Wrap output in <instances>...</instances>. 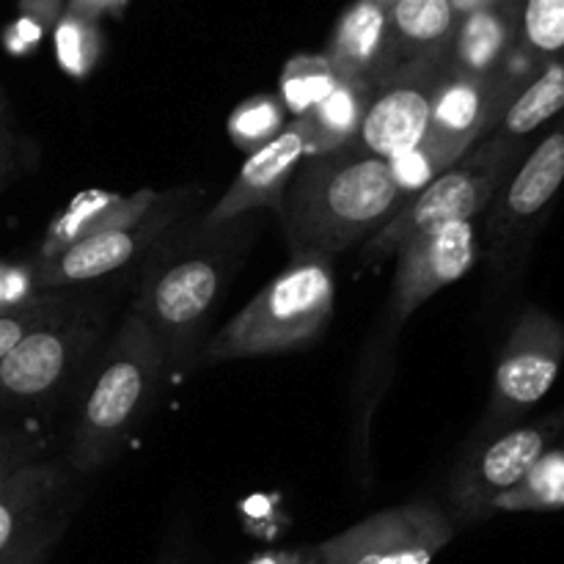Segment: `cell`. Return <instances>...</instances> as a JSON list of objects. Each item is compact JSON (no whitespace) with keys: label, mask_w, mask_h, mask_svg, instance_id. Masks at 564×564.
Returning <instances> with one entry per match:
<instances>
[{"label":"cell","mask_w":564,"mask_h":564,"mask_svg":"<svg viewBox=\"0 0 564 564\" xmlns=\"http://www.w3.org/2000/svg\"><path fill=\"white\" fill-rule=\"evenodd\" d=\"M405 196L391 180L389 163L358 147L312 154L286 187L284 218L292 259H330L378 235Z\"/></svg>","instance_id":"obj_1"},{"label":"cell","mask_w":564,"mask_h":564,"mask_svg":"<svg viewBox=\"0 0 564 564\" xmlns=\"http://www.w3.org/2000/svg\"><path fill=\"white\" fill-rule=\"evenodd\" d=\"M165 356L158 330L132 308L83 400L66 463L72 474H94L119 455L158 397Z\"/></svg>","instance_id":"obj_2"},{"label":"cell","mask_w":564,"mask_h":564,"mask_svg":"<svg viewBox=\"0 0 564 564\" xmlns=\"http://www.w3.org/2000/svg\"><path fill=\"white\" fill-rule=\"evenodd\" d=\"M336 301L334 264L323 257L292 259L237 317L209 341L204 361H240L275 356L317 339L330 323Z\"/></svg>","instance_id":"obj_3"},{"label":"cell","mask_w":564,"mask_h":564,"mask_svg":"<svg viewBox=\"0 0 564 564\" xmlns=\"http://www.w3.org/2000/svg\"><path fill=\"white\" fill-rule=\"evenodd\" d=\"M518 152H521V143H510L494 132L477 152H468L438 180L430 182L422 193H416L411 202H405V207L367 242L361 264L383 262L391 251H400L405 242L435 226L471 220L501 191Z\"/></svg>","instance_id":"obj_4"},{"label":"cell","mask_w":564,"mask_h":564,"mask_svg":"<svg viewBox=\"0 0 564 564\" xmlns=\"http://www.w3.org/2000/svg\"><path fill=\"white\" fill-rule=\"evenodd\" d=\"M564 364V325L540 306L523 308L512 325L485 411L482 435H499L518 427L538 402L554 389Z\"/></svg>","instance_id":"obj_5"},{"label":"cell","mask_w":564,"mask_h":564,"mask_svg":"<svg viewBox=\"0 0 564 564\" xmlns=\"http://www.w3.org/2000/svg\"><path fill=\"white\" fill-rule=\"evenodd\" d=\"M99 336V323L66 301L53 317L22 336L0 361V405H39L72 378Z\"/></svg>","instance_id":"obj_6"},{"label":"cell","mask_w":564,"mask_h":564,"mask_svg":"<svg viewBox=\"0 0 564 564\" xmlns=\"http://www.w3.org/2000/svg\"><path fill=\"white\" fill-rule=\"evenodd\" d=\"M455 532L435 501L416 499L375 512L312 551L317 564H430Z\"/></svg>","instance_id":"obj_7"},{"label":"cell","mask_w":564,"mask_h":564,"mask_svg":"<svg viewBox=\"0 0 564 564\" xmlns=\"http://www.w3.org/2000/svg\"><path fill=\"white\" fill-rule=\"evenodd\" d=\"M564 433V408L538 419V422L518 424L494 435L490 444L474 452L460 471L452 479V507L463 521H479L494 516V501L510 488H516L529 468L560 444Z\"/></svg>","instance_id":"obj_8"},{"label":"cell","mask_w":564,"mask_h":564,"mask_svg":"<svg viewBox=\"0 0 564 564\" xmlns=\"http://www.w3.org/2000/svg\"><path fill=\"white\" fill-rule=\"evenodd\" d=\"M564 187V116L527 154L516 174L496 193L488 240L499 264H512Z\"/></svg>","instance_id":"obj_9"},{"label":"cell","mask_w":564,"mask_h":564,"mask_svg":"<svg viewBox=\"0 0 564 564\" xmlns=\"http://www.w3.org/2000/svg\"><path fill=\"white\" fill-rule=\"evenodd\" d=\"M394 290L389 301L391 330L400 328L419 306L460 281L477 262V237L471 220H452L413 237L400 248Z\"/></svg>","instance_id":"obj_10"},{"label":"cell","mask_w":564,"mask_h":564,"mask_svg":"<svg viewBox=\"0 0 564 564\" xmlns=\"http://www.w3.org/2000/svg\"><path fill=\"white\" fill-rule=\"evenodd\" d=\"M438 80L441 77H435L430 64H411L400 72H386L375 83L372 99L352 147L380 160H391L416 147L430 130V110H433Z\"/></svg>","instance_id":"obj_11"},{"label":"cell","mask_w":564,"mask_h":564,"mask_svg":"<svg viewBox=\"0 0 564 564\" xmlns=\"http://www.w3.org/2000/svg\"><path fill=\"white\" fill-rule=\"evenodd\" d=\"M516 94V83L496 75L477 77L455 72L435 86L427 132L452 154L466 158L485 132L499 127Z\"/></svg>","instance_id":"obj_12"},{"label":"cell","mask_w":564,"mask_h":564,"mask_svg":"<svg viewBox=\"0 0 564 564\" xmlns=\"http://www.w3.org/2000/svg\"><path fill=\"white\" fill-rule=\"evenodd\" d=\"M303 160H306V143H303V135L297 132L295 124L284 127V132H281L279 138H273L268 147L248 154L237 180L231 182L229 191L220 196V202L209 209L202 229H220V226L229 224V220H237L240 215L259 207H270L275 209V213H281L286 187H290L292 176L297 174Z\"/></svg>","instance_id":"obj_13"},{"label":"cell","mask_w":564,"mask_h":564,"mask_svg":"<svg viewBox=\"0 0 564 564\" xmlns=\"http://www.w3.org/2000/svg\"><path fill=\"white\" fill-rule=\"evenodd\" d=\"M220 290V270L209 259H185L165 270L135 303V312L158 330L165 347L191 339L213 308Z\"/></svg>","instance_id":"obj_14"},{"label":"cell","mask_w":564,"mask_h":564,"mask_svg":"<svg viewBox=\"0 0 564 564\" xmlns=\"http://www.w3.org/2000/svg\"><path fill=\"white\" fill-rule=\"evenodd\" d=\"M174 218L169 213H154L152 218L141 220L130 229L105 231V235L88 237V240L75 242L66 251L55 253L53 259L36 262L39 290H64L72 284H88L113 270L124 268L132 259L141 257L143 248L154 242V237L165 229V224Z\"/></svg>","instance_id":"obj_15"},{"label":"cell","mask_w":564,"mask_h":564,"mask_svg":"<svg viewBox=\"0 0 564 564\" xmlns=\"http://www.w3.org/2000/svg\"><path fill=\"white\" fill-rule=\"evenodd\" d=\"M163 202V193L138 191L130 196L110 191H86L77 193L69 207L55 215L53 224L44 231V242L39 248V262L53 259L55 253L66 251L75 242L88 237L105 235V231L130 229L141 220L152 218L158 204Z\"/></svg>","instance_id":"obj_16"},{"label":"cell","mask_w":564,"mask_h":564,"mask_svg":"<svg viewBox=\"0 0 564 564\" xmlns=\"http://www.w3.org/2000/svg\"><path fill=\"white\" fill-rule=\"evenodd\" d=\"M72 468L66 463L39 460L0 485V554L11 549L39 521L69 505Z\"/></svg>","instance_id":"obj_17"},{"label":"cell","mask_w":564,"mask_h":564,"mask_svg":"<svg viewBox=\"0 0 564 564\" xmlns=\"http://www.w3.org/2000/svg\"><path fill=\"white\" fill-rule=\"evenodd\" d=\"M391 58V31L383 6L361 0L339 22L328 50V64L339 80H380Z\"/></svg>","instance_id":"obj_18"},{"label":"cell","mask_w":564,"mask_h":564,"mask_svg":"<svg viewBox=\"0 0 564 564\" xmlns=\"http://www.w3.org/2000/svg\"><path fill=\"white\" fill-rule=\"evenodd\" d=\"M375 83L378 80H339L323 102L292 121L306 143V158L336 152L356 141Z\"/></svg>","instance_id":"obj_19"},{"label":"cell","mask_w":564,"mask_h":564,"mask_svg":"<svg viewBox=\"0 0 564 564\" xmlns=\"http://www.w3.org/2000/svg\"><path fill=\"white\" fill-rule=\"evenodd\" d=\"M564 116V55L560 58L545 61L543 69L532 77L518 94L512 102L507 105L505 116H501L496 135L505 138L510 143H521L523 138L534 135L551 121H560Z\"/></svg>","instance_id":"obj_20"},{"label":"cell","mask_w":564,"mask_h":564,"mask_svg":"<svg viewBox=\"0 0 564 564\" xmlns=\"http://www.w3.org/2000/svg\"><path fill=\"white\" fill-rule=\"evenodd\" d=\"M512 42V25L499 9L479 6L466 17L457 33V72L463 75L490 77L505 58Z\"/></svg>","instance_id":"obj_21"},{"label":"cell","mask_w":564,"mask_h":564,"mask_svg":"<svg viewBox=\"0 0 564 564\" xmlns=\"http://www.w3.org/2000/svg\"><path fill=\"white\" fill-rule=\"evenodd\" d=\"M564 510V446L556 444L529 468L527 477L494 501V512Z\"/></svg>","instance_id":"obj_22"},{"label":"cell","mask_w":564,"mask_h":564,"mask_svg":"<svg viewBox=\"0 0 564 564\" xmlns=\"http://www.w3.org/2000/svg\"><path fill=\"white\" fill-rule=\"evenodd\" d=\"M391 25L408 50L433 53L455 31V6L452 0H394Z\"/></svg>","instance_id":"obj_23"},{"label":"cell","mask_w":564,"mask_h":564,"mask_svg":"<svg viewBox=\"0 0 564 564\" xmlns=\"http://www.w3.org/2000/svg\"><path fill=\"white\" fill-rule=\"evenodd\" d=\"M457 160H460L457 154H452L444 143H438L427 132L416 147L397 154V158L386 160V163H389L391 180H394L397 191L405 196V202H411V198L416 196V193H422L430 182H435L444 171H449Z\"/></svg>","instance_id":"obj_24"},{"label":"cell","mask_w":564,"mask_h":564,"mask_svg":"<svg viewBox=\"0 0 564 564\" xmlns=\"http://www.w3.org/2000/svg\"><path fill=\"white\" fill-rule=\"evenodd\" d=\"M286 108L270 94L246 99L229 116V138L242 152H257L284 132Z\"/></svg>","instance_id":"obj_25"},{"label":"cell","mask_w":564,"mask_h":564,"mask_svg":"<svg viewBox=\"0 0 564 564\" xmlns=\"http://www.w3.org/2000/svg\"><path fill=\"white\" fill-rule=\"evenodd\" d=\"M336 83L339 77L330 69L328 58H297L286 66L281 77V105L297 119L323 102L334 91Z\"/></svg>","instance_id":"obj_26"},{"label":"cell","mask_w":564,"mask_h":564,"mask_svg":"<svg viewBox=\"0 0 564 564\" xmlns=\"http://www.w3.org/2000/svg\"><path fill=\"white\" fill-rule=\"evenodd\" d=\"M521 36L543 61L564 55V0H523Z\"/></svg>","instance_id":"obj_27"},{"label":"cell","mask_w":564,"mask_h":564,"mask_svg":"<svg viewBox=\"0 0 564 564\" xmlns=\"http://www.w3.org/2000/svg\"><path fill=\"white\" fill-rule=\"evenodd\" d=\"M69 505L58 507L55 512H50L44 521H39L31 532L22 534L14 545H11L6 554H0V564H47L50 554H53L55 545L61 543L66 532V523H69Z\"/></svg>","instance_id":"obj_28"},{"label":"cell","mask_w":564,"mask_h":564,"mask_svg":"<svg viewBox=\"0 0 564 564\" xmlns=\"http://www.w3.org/2000/svg\"><path fill=\"white\" fill-rule=\"evenodd\" d=\"M44 292L39 290L36 264L0 259V317L14 314L36 303Z\"/></svg>","instance_id":"obj_29"},{"label":"cell","mask_w":564,"mask_h":564,"mask_svg":"<svg viewBox=\"0 0 564 564\" xmlns=\"http://www.w3.org/2000/svg\"><path fill=\"white\" fill-rule=\"evenodd\" d=\"M64 297L53 295V292H44L36 303H31L28 308H20L14 314H3L0 317V361L9 356L11 350L17 347V341L22 339L25 334H31L36 325H42L44 319L53 317L61 306H64Z\"/></svg>","instance_id":"obj_30"},{"label":"cell","mask_w":564,"mask_h":564,"mask_svg":"<svg viewBox=\"0 0 564 564\" xmlns=\"http://www.w3.org/2000/svg\"><path fill=\"white\" fill-rule=\"evenodd\" d=\"M39 455H42V444H36L31 435L0 430V485L31 463L42 460Z\"/></svg>","instance_id":"obj_31"},{"label":"cell","mask_w":564,"mask_h":564,"mask_svg":"<svg viewBox=\"0 0 564 564\" xmlns=\"http://www.w3.org/2000/svg\"><path fill=\"white\" fill-rule=\"evenodd\" d=\"M58 58H61V64H64V69L72 72V75H77V77L86 75L88 66H91L94 50H91V44H88V36L83 33V28L75 25V22H66V25H61Z\"/></svg>","instance_id":"obj_32"},{"label":"cell","mask_w":564,"mask_h":564,"mask_svg":"<svg viewBox=\"0 0 564 564\" xmlns=\"http://www.w3.org/2000/svg\"><path fill=\"white\" fill-rule=\"evenodd\" d=\"M14 130H11V121H9V110H6V99L0 94V185L6 182V176L11 174L14 169Z\"/></svg>","instance_id":"obj_33"},{"label":"cell","mask_w":564,"mask_h":564,"mask_svg":"<svg viewBox=\"0 0 564 564\" xmlns=\"http://www.w3.org/2000/svg\"><path fill=\"white\" fill-rule=\"evenodd\" d=\"M248 564H317L314 551H264V554L253 556Z\"/></svg>","instance_id":"obj_34"},{"label":"cell","mask_w":564,"mask_h":564,"mask_svg":"<svg viewBox=\"0 0 564 564\" xmlns=\"http://www.w3.org/2000/svg\"><path fill=\"white\" fill-rule=\"evenodd\" d=\"M452 6L460 11H466V14H471V11H477L479 6H482V0H452Z\"/></svg>","instance_id":"obj_35"},{"label":"cell","mask_w":564,"mask_h":564,"mask_svg":"<svg viewBox=\"0 0 564 564\" xmlns=\"http://www.w3.org/2000/svg\"><path fill=\"white\" fill-rule=\"evenodd\" d=\"M158 564H185V560H182L180 551H165V554L160 556Z\"/></svg>","instance_id":"obj_36"},{"label":"cell","mask_w":564,"mask_h":564,"mask_svg":"<svg viewBox=\"0 0 564 564\" xmlns=\"http://www.w3.org/2000/svg\"><path fill=\"white\" fill-rule=\"evenodd\" d=\"M560 444H562V446H564V433H562V438H560Z\"/></svg>","instance_id":"obj_37"}]
</instances>
